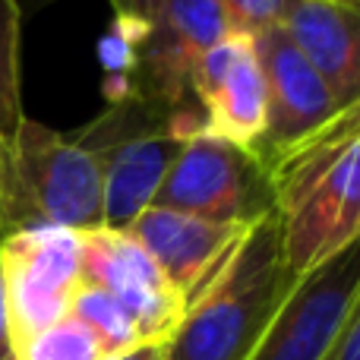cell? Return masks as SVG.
<instances>
[{
    "label": "cell",
    "mask_w": 360,
    "mask_h": 360,
    "mask_svg": "<svg viewBox=\"0 0 360 360\" xmlns=\"http://www.w3.org/2000/svg\"><path fill=\"white\" fill-rule=\"evenodd\" d=\"M190 98L205 117V133L256 149L266 130V79L253 41L228 35L212 44L190 73Z\"/></svg>",
    "instance_id": "7c38bea8"
},
{
    "label": "cell",
    "mask_w": 360,
    "mask_h": 360,
    "mask_svg": "<svg viewBox=\"0 0 360 360\" xmlns=\"http://www.w3.org/2000/svg\"><path fill=\"white\" fill-rule=\"evenodd\" d=\"M323 360H360V313L348 319L338 342L332 345V351Z\"/></svg>",
    "instance_id": "d6986e66"
},
{
    "label": "cell",
    "mask_w": 360,
    "mask_h": 360,
    "mask_svg": "<svg viewBox=\"0 0 360 360\" xmlns=\"http://www.w3.org/2000/svg\"><path fill=\"white\" fill-rule=\"evenodd\" d=\"M0 360H16L10 335V319H6V297H4V275H0Z\"/></svg>",
    "instance_id": "ffe728a7"
},
{
    "label": "cell",
    "mask_w": 360,
    "mask_h": 360,
    "mask_svg": "<svg viewBox=\"0 0 360 360\" xmlns=\"http://www.w3.org/2000/svg\"><path fill=\"white\" fill-rule=\"evenodd\" d=\"M196 133H205V117L196 101L171 111L143 98L111 101L92 124L70 133V139L98 165L105 228L127 231L149 209L184 143Z\"/></svg>",
    "instance_id": "3957f363"
},
{
    "label": "cell",
    "mask_w": 360,
    "mask_h": 360,
    "mask_svg": "<svg viewBox=\"0 0 360 360\" xmlns=\"http://www.w3.org/2000/svg\"><path fill=\"white\" fill-rule=\"evenodd\" d=\"M297 0H221L228 32L243 38H256L266 29H278L281 19Z\"/></svg>",
    "instance_id": "e0dca14e"
},
{
    "label": "cell",
    "mask_w": 360,
    "mask_h": 360,
    "mask_svg": "<svg viewBox=\"0 0 360 360\" xmlns=\"http://www.w3.org/2000/svg\"><path fill=\"white\" fill-rule=\"evenodd\" d=\"M19 35L22 10L16 0H0V139H10L25 120L19 92Z\"/></svg>",
    "instance_id": "9a60e30c"
},
{
    "label": "cell",
    "mask_w": 360,
    "mask_h": 360,
    "mask_svg": "<svg viewBox=\"0 0 360 360\" xmlns=\"http://www.w3.org/2000/svg\"><path fill=\"white\" fill-rule=\"evenodd\" d=\"M105 351L95 335L73 316L41 329L16 348V360H101Z\"/></svg>",
    "instance_id": "2e32d148"
},
{
    "label": "cell",
    "mask_w": 360,
    "mask_h": 360,
    "mask_svg": "<svg viewBox=\"0 0 360 360\" xmlns=\"http://www.w3.org/2000/svg\"><path fill=\"white\" fill-rule=\"evenodd\" d=\"M101 360H165V345L146 342V345H136V348H130V351H120V354L101 357Z\"/></svg>",
    "instance_id": "44dd1931"
},
{
    "label": "cell",
    "mask_w": 360,
    "mask_h": 360,
    "mask_svg": "<svg viewBox=\"0 0 360 360\" xmlns=\"http://www.w3.org/2000/svg\"><path fill=\"white\" fill-rule=\"evenodd\" d=\"M152 205L253 228L275 215L269 165L247 146L196 133L184 143Z\"/></svg>",
    "instance_id": "8992f818"
},
{
    "label": "cell",
    "mask_w": 360,
    "mask_h": 360,
    "mask_svg": "<svg viewBox=\"0 0 360 360\" xmlns=\"http://www.w3.org/2000/svg\"><path fill=\"white\" fill-rule=\"evenodd\" d=\"M6 319L13 351L41 329L70 316L79 288V234L63 228H35L0 237Z\"/></svg>",
    "instance_id": "52a82bcc"
},
{
    "label": "cell",
    "mask_w": 360,
    "mask_h": 360,
    "mask_svg": "<svg viewBox=\"0 0 360 360\" xmlns=\"http://www.w3.org/2000/svg\"><path fill=\"white\" fill-rule=\"evenodd\" d=\"M224 35L221 0H165L143 25L114 22L101 41L108 101L143 98L171 111L190 105L193 67Z\"/></svg>",
    "instance_id": "5b68a950"
},
{
    "label": "cell",
    "mask_w": 360,
    "mask_h": 360,
    "mask_svg": "<svg viewBox=\"0 0 360 360\" xmlns=\"http://www.w3.org/2000/svg\"><path fill=\"white\" fill-rule=\"evenodd\" d=\"M22 4H25V6H32V10H41V6L54 4V0H16V6H19V10H22Z\"/></svg>",
    "instance_id": "7402d4cb"
},
{
    "label": "cell",
    "mask_w": 360,
    "mask_h": 360,
    "mask_svg": "<svg viewBox=\"0 0 360 360\" xmlns=\"http://www.w3.org/2000/svg\"><path fill=\"white\" fill-rule=\"evenodd\" d=\"M297 281L275 215L253 224L224 272L186 307L165 342V360H250Z\"/></svg>",
    "instance_id": "7a4b0ae2"
},
{
    "label": "cell",
    "mask_w": 360,
    "mask_h": 360,
    "mask_svg": "<svg viewBox=\"0 0 360 360\" xmlns=\"http://www.w3.org/2000/svg\"><path fill=\"white\" fill-rule=\"evenodd\" d=\"M360 313V247L351 243L297 281L250 360H323Z\"/></svg>",
    "instance_id": "ba28073f"
},
{
    "label": "cell",
    "mask_w": 360,
    "mask_h": 360,
    "mask_svg": "<svg viewBox=\"0 0 360 360\" xmlns=\"http://www.w3.org/2000/svg\"><path fill=\"white\" fill-rule=\"evenodd\" d=\"M127 234L152 256L177 297L190 307L234 259L250 228L149 205Z\"/></svg>",
    "instance_id": "8fae6325"
},
{
    "label": "cell",
    "mask_w": 360,
    "mask_h": 360,
    "mask_svg": "<svg viewBox=\"0 0 360 360\" xmlns=\"http://www.w3.org/2000/svg\"><path fill=\"white\" fill-rule=\"evenodd\" d=\"M269 165L281 253L297 278L360 237V105Z\"/></svg>",
    "instance_id": "6da1fadb"
},
{
    "label": "cell",
    "mask_w": 360,
    "mask_h": 360,
    "mask_svg": "<svg viewBox=\"0 0 360 360\" xmlns=\"http://www.w3.org/2000/svg\"><path fill=\"white\" fill-rule=\"evenodd\" d=\"M70 316L92 332L95 342L105 351V357L130 351V348H136V345H146L143 338H139L136 323L127 316L124 307H120L111 294H105L95 285H86V281H79V288L73 291Z\"/></svg>",
    "instance_id": "5bb4252c"
},
{
    "label": "cell",
    "mask_w": 360,
    "mask_h": 360,
    "mask_svg": "<svg viewBox=\"0 0 360 360\" xmlns=\"http://www.w3.org/2000/svg\"><path fill=\"white\" fill-rule=\"evenodd\" d=\"M0 237H4V234H0Z\"/></svg>",
    "instance_id": "603a6c76"
},
{
    "label": "cell",
    "mask_w": 360,
    "mask_h": 360,
    "mask_svg": "<svg viewBox=\"0 0 360 360\" xmlns=\"http://www.w3.org/2000/svg\"><path fill=\"white\" fill-rule=\"evenodd\" d=\"M338 108L360 105V0H297L281 19Z\"/></svg>",
    "instance_id": "4fadbf2b"
},
{
    "label": "cell",
    "mask_w": 360,
    "mask_h": 360,
    "mask_svg": "<svg viewBox=\"0 0 360 360\" xmlns=\"http://www.w3.org/2000/svg\"><path fill=\"white\" fill-rule=\"evenodd\" d=\"M117 22H130V25H143L155 16L165 6V0H111Z\"/></svg>",
    "instance_id": "ac0fdd59"
},
{
    "label": "cell",
    "mask_w": 360,
    "mask_h": 360,
    "mask_svg": "<svg viewBox=\"0 0 360 360\" xmlns=\"http://www.w3.org/2000/svg\"><path fill=\"white\" fill-rule=\"evenodd\" d=\"M79 275L124 307L143 342L165 345L186 313L162 269L127 231L98 228L79 234Z\"/></svg>",
    "instance_id": "9c48e42d"
},
{
    "label": "cell",
    "mask_w": 360,
    "mask_h": 360,
    "mask_svg": "<svg viewBox=\"0 0 360 360\" xmlns=\"http://www.w3.org/2000/svg\"><path fill=\"white\" fill-rule=\"evenodd\" d=\"M35 228H105V193L98 165L70 133L25 117L10 139H0V234Z\"/></svg>",
    "instance_id": "277c9868"
},
{
    "label": "cell",
    "mask_w": 360,
    "mask_h": 360,
    "mask_svg": "<svg viewBox=\"0 0 360 360\" xmlns=\"http://www.w3.org/2000/svg\"><path fill=\"white\" fill-rule=\"evenodd\" d=\"M250 41L266 79V130L253 152L262 162H272L332 124L345 108H338L323 76L307 63L281 25L259 32Z\"/></svg>",
    "instance_id": "30bf717a"
}]
</instances>
